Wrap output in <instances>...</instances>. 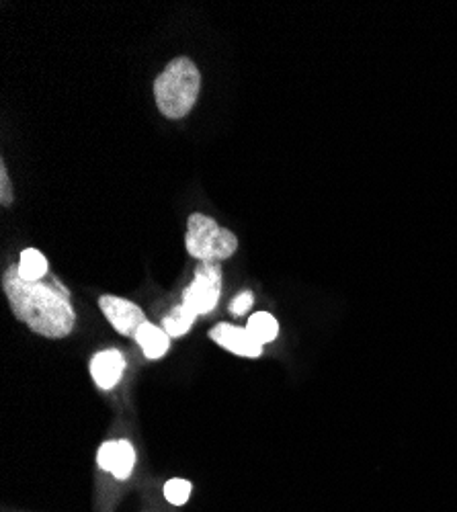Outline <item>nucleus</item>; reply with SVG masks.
<instances>
[{"instance_id": "obj_1", "label": "nucleus", "mask_w": 457, "mask_h": 512, "mask_svg": "<svg viewBox=\"0 0 457 512\" xmlns=\"http://www.w3.org/2000/svg\"><path fill=\"white\" fill-rule=\"evenodd\" d=\"M3 289L13 314L35 334L64 338L72 332L76 312L70 304V293L54 277L27 281L17 267H9L3 275Z\"/></svg>"}, {"instance_id": "obj_2", "label": "nucleus", "mask_w": 457, "mask_h": 512, "mask_svg": "<svg viewBox=\"0 0 457 512\" xmlns=\"http://www.w3.org/2000/svg\"><path fill=\"white\" fill-rule=\"evenodd\" d=\"M201 74L193 60L181 56L169 62L154 80V99L160 113L169 119L185 117L197 103Z\"/></svg>"}, {"instance_id": "obj_3", "label": "nucleus", "mask_w": 457, "mask_h": 512, "mask_svg": "<svg viewBox=\"0 0 457 512\" xmlns=\"http://www.w3.org/2000/svg\"><path fill=\"white\" fill-rule=\"evenodd\" d=\"M187 252L199 263H220L230 259L238 248L234 232L220 228L218 222L203 213H193L187 222Z\"/></svg>"}, {"instance_id": "obj_4", "label": "nucleus", "mask_w": 457, "mask_h": 512, "mask_svg": "<svg viewBox=\"0 0 457 512\" xmlns=\"http://www.w3.org/2000/svg\"><path fill=\"white\" fill-rule=\"evenodd\" d=\"M222 293V267L218 263H199L193 281L183 291V306L193 314H210Z\"/></svg>"}, {"instance_id": "obj_5", "label": "nucleus", "mask_w": 457, "mask_h": 512, "mask_svg": "<svg viewBox=\"0 0 457 512\" xmlns=\"http://www.w3.org/2000/svg\"><path fill=\"white\" fill-rule=\"evenodd\" d=\"M99 306L109 320V324L123 336H136L140 326L146 324V316L140 306H136L130 300L115 295H103L99 300Z\"/></svg>"}, {"instance_id": "obj_6", "label": "nucleus", "mask_w": 457, "mask_h": 512, "mask_svg": "<svg viewBox=\"0 0 457 512\" xmlns=\"http://www.w3.org/2000/svg\"><path fill=\"white\" fill-rule=\"evenodd\" d=\"M210 338L220 347H224L226 351L240 355V357L257 359L263 355V345L246 328H238L232 324H218L210 332Z\"/></svg>"}, {"instance_id": "obj_7", "label": "nucleus", "mask_w": 457, "mask_h": 512, "mask_svg": "<svg viewBox=\"0 0 457 512\" xmlns=\"http://www.w3.org/2000/svg\"><path fill=\"white\" fill-rule=\"evenodd\" d=\"M123 371H126V359L115 349L101 351L91 361V375L101 390L115 388Z\"/></svg>"}, {"instance_id": "obj_8", "label": "nucleus", "mask_w": 457, "mask_h": 512, "mask_svg": "<svg viewBox=\"0 0 457 512\" xmlns=\"http://www.w3.org/2000/svg\"><path fill=\"white\" fill-rule=\"evenodd\" d=\"M138 340L140 349L144 351V355L148 359H160L166 355V351H169V345H171V336L166 334L164 328H158L150 322H146L144 326H140V330L136 332L134 336Z\"/></svg>"}, {"instance_id": "obj_9", "label": "nucleus", "mask_w": 457, "mask_h": 512, "mask_svg": "<svg viewBox=\"0 0 457 512\" xmlns=\"http://www.w3.org/2000/svg\"><path fill=\"white\" fill-rule=\"evenodd\" d=\"M19 275L27 281H44L48 277V259L35 248H27L21 252L19 259Z\"/></svg>"}, {"instance_id": "obj_10", "label": "nucleus", "mask_w": 457, "mask_h": 512, "mask_svg": "<svg viewBox=\"0 0 457 512\" xmlns=\"http://www.w3.org/2000/svg\"><path fill=\"white\" fill-rule=\"evenodd\" d=\"M195 318H197V314H193L187 306L181 304L166 314V318L162 320V326L171 338H179V336L187 334V330L193 326Z\"/></svg>"}, {"instance_id": "obj_11", "label": "nucleus", "mask_w": 457, "mask_h": 512, "mask_svg": "<svg viewBox=\"0 0 457 512\" xmlns=\"http://www.w3.org/2000/svg\"><path fill=\"white\" fill-rule=\"evenodd\" d=\"M246 330L251 332L261 345H267V343H271V340L277 338L279 324H277V320L271 314L259 312V314H253L251 318H248Z\"/></svg>"}, {"instance_id": "obj_12", "label": "nucleus", "mask_w": 457, "mask_h": 512, "mask_svg": "<svg viewBox=\"0 0 457 512\" xmlns=\"http://www.w3.org/2000/svg\"><path fill=\"white\" fill-rule=\"evenodd\" d=\"M136 465V451L130 441H117V457H115V467H113V476L117 480H128L134 472Z\"/></svg>"}, {"instance_id": "obj_13", "label": "nucleus", "mask_w": 457, "mask_h": 512, "mask_svg": "<svg viewBox=\"0 0 457 512\" xmlns=\"http://www.w3.org/2000/svg\"><path fill=\"white\" fill-rule=\"evenodd\" d=\"M164 496H166V500H169L171 504L181 506L191 496V484L187 480H177V478L169 480V482L164 484Z\"/></svg>"}, {"instance_id": "obj_14", "label": "nucleus", "mask_w": 457, "mask_h": 512, "mask_svg": "<svg viewBox=\"0 0 457 512\" xmlns=\"http://www.w3.org/2000/svg\"><path fill=\"white\" fill-rule=\"evenodd\" d=\"M115 457H117V441H107V443H103L101 449H99V453H97L99 467L105 469V472H113Z\"/></svg>"}, {"instance_id": "obj_15", "label": "nucleus", "mask_w": 457, "mask_h": 512, "mask_svg": "<svg viewBox=\"0 0 457 512\" xmlns=\"http://www.w3.org/2000/svg\"><path fill=\"white\" fill-rule=\"evenodd\" d=\"M251 306H253V293L251 291H244V293L234 297V302L230 304V312L236 314V316H242V314H246L248 310H251Z\"/></svg>"}, {"instance_id": "obj_16", "label": "nucleus", "mask_w": 457, "mask_h": 512, "mask_svg": "<svg viewBox=\"0 0 457 512\" xmlns=\"http://www.w3.org/2000/svg\"><path fill=\"white\" fill-rule=\"evenodd\" d=\"M0 201H3V205H11L13 203V191H11V183H9L5 162L0 164Z\"/></svg>"}]
</instances>
